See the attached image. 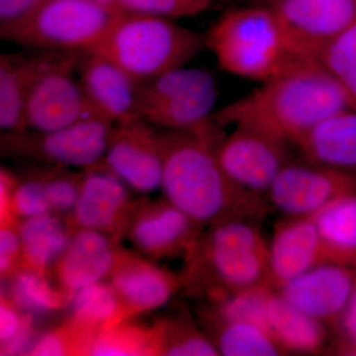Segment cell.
Masks as SVG:
<instances>
[{
	"label": "cell",
	"mask_w": 356,
	"mask_h": 356,
	"mask_svg": "<svg viewBox=\"0 0 356 356\" xmlns=\"http://www.w3.org/2000/svg\"><path fill=\"white\" fill-rule=\"evenodd\" d=\"M218 129L159 132L165 200L203 228L231 219L259 221L273 207L266 196L238 186L222 170L216 154L222 139Z\"/></svg>",
	"instance_id": "1"
},
{
	"label": "cell",
	"mask_w": 356,
	"mask_h": 356,
	"mask_svg": "<svg viewBox=\"0 0 356 356\" xmlns=\"http://www.w3.org/2000/svg\"><path fill=\"white\" fill-rule=\"evenodd\" d=\"M350 108L343 88L317 58L298 57L252 92L213 114L212 121L219 128L252 124L296 145L327 117Z\"/></svg>",
	"instance_id": "2"
},
{
	"label": "cell",
	"mask_w": 356,
	"mask_h": 356,
	"mask_svg": "<svg viewBox=\"0 0 356 356\" xmlns=\"http://www.w3.org/2000/svg\"><path fill=\"white\" fill-rule=\"evenodd\" d=\"M181 282L210 299L269 286V243L257 221L231 219L211 225L185 255ZM273 288V287H271Z\"/></svg>",
	"instance_id": "3"
},
{
	"label": "cell",
	"mask_w": 356,
	"mask_h": 356,
	"mask_svg": "<svg viewBox=\"0 0 356 356\" xmlns=\"http://www.w3.org/2000/svg\"><path fill=\"white\" fill-rule=\"evenodd\" d=\"M205 48V34L170 18L124 13L114 18L91 51L109 58L140 81L184 67Z\"/></svg>",
	"instance_id": "4"
},
{
	"label": "cell",
	"mask_w": 356,
	"mask_h": 356,
	"mask_svg": "<svg viewBox=\"0 0 356 356\" xmlns=\"http://www.w3.org/2000/svg\"><path fill=\"white\" fill-rule=\"evenodd\" d=\"M205 44L222 70L259 83L284 69L296 56L271 7L231 9L205 33Z\"/></svg>",
	"instance_id": "5"
},
{
	"label": "cell",
	"mask_w": 356,
	"mask_h": 356,
	"mask_svg": "<svg viewBox=\"0 0 356 356\" xmlns=\"http://www.w3.org/2000/svg\"><path fill=\"white\" fill-rule=\"evenodd\" d=\"M116 16L92 0H44L22 19L0 25V36L26 48L86 53L99 43Z\"/></svg>",
	"instance_id": "6"
},
{
	"label": "cell",
	"mask_w": 356,
	"mask_h": 356,
	"mask_svg": "<svg viewBox=\"0 0 356 356\" xmlns=\"http://www.w3.org/2000/svg\"><path fill=\"white\" fill-rule=\"evenodd\" d=\"M217 98L209 72L185 65L137 84L140 118L166 130L204 132L216 127L212 111Z\"/></svg>",
	"instance_id": "7"
},
{
	"label": "cell",
	"mask_w": 356,
	"mask_h": 356,
	"mask_svg": "<svg viewBox=\"0 0 356 356\" xmlns=\"http://www.w3.org/2000/svg\"><path fill=\"white\" fill-rule=\"evenodd\" d=\"M115 125L96 115H88L72 125L51 131L4 132L2 153L32 159L60 168L83 170L102 163Z\"/></svg>",
	"instance_id": "8"
},
{
	"label": "cell",
	"mask_w": 356,
	"mask_h": 356,
	"mask_svg": "<svg viewBox=\"0 0 356 356\" xmlns=\"http://www.w3.org/2000/svg\"><path fill=\"white\" fill-rule=\"evenodd\" d=\"M289 143L252 124H236L218 143L216 154L222 170L238 186L266 196L274 180L291 161Z\"/></svg>",
	"instance_id": "9"
},
{
	"label": "cell",
	"mask_w": 356,
	"mask_h": 356,
	"mask_svg": "<svg viewBox=\"0 0 356 356\" xmlns=\"http://www.w3.org/2000/svg\"><path fill=\"white\" fill-rule=\"evenodd\" d=\"M81 54L58 51L37 77L26 102V129L51 132L92 114L74 74Z\"/></svg>",
	"instance_id": "10"
},
{
	"label": "cell",
	"mask_w": 356,
	"mask_h": 356,
	"mask_svg": "<svg viewBox=\"0 0 356 356\" xmlns=\"http://www.w3.org/2000/svg\"><path fill=\"white\" fill-rule=\"evenodd\" d=\"M270 7L296 57L316 58L356 21V0H273Z\"/></svg>",
	"instance_id": "11"
},
{
	"label": "cell",
	"mask_w": 356,
	"mask_h": 356,
	"mask_svg": "<svg viewBox=\"0 0 356 356\" xmlns=\"http://www.w3.org/2000/svg\"><path fill=\"white\" fill-rule=\"evenodd\" d=\"M356 194V173L313 163H293L283 168L266 194L273 209L284 216L318 212L343 196Z\"/></svg>",
	"instance_id": "12"
},
{
	"label": "cell",
	"mask_w": 356,
	"mask_h": 356,
	"mask_svg": "<svg viewBox=\"0 0 356 356\" xmlns=\"http://www.w3.org/2000/svg\"><path fill=\"white\" fill-rule=\"evenodd\" d=\"M99 165L133 191L144 194L158 191L163 172L159 131L142 118L115 125Z\"/></svg>",
	"instance_id": "13"
},
{
	"label": "cell",
	"mask_w": 356,
	"mask_h": 356,
	"mask_svg": "<svg viewBox=\"0 0 356 356\" xmlns=\"http://www.w3.org/2000/svg\"><path fill=\"white\" fill-rule=\"evenodd\" d=\"M203 232L168 200L135 206L125 233L140 254L154 259L186 255Z\"/></svg>",
	"instance_id": "14"
},
{
	"label": "cell",
	"mask_w": 356,
	"mask_h": 356,
	"mask_svg": "<svg viewBox=\"0 0 356 356\" xmlns=\"http://www.w3.org/2000/svg\"><path fill=\"white\" fill-rule=\"evenodd\" d=\"M356 287V266L325 262L276 290L283 298L332 330Z\"/></svg>",
	"instance_id": "15"
},
{
	"label": "cell",
	"mask_w": 356,
	"mask_h": 356,
	"mask_svg": "<svg viewBox=\"0 0 356 356\" xmlns=\"http://www.w3.org/2000/svg\"><path fill=\"white\" fill-rule=\"evenodd\" d=\"M76 72L91 113L114 125L140 119L138 81L109 58L95 51L83 53Z\"/></svg>",
	"instance_id": "16"
},
{
	"label": "cell",
	"mask_w": 356,
	"mask_h": 356,
	"mask_svg": "<svg viewBox=\"0 0 356 356\" xmlns=\"http://www.w3.org/2000/svg\"><path fill=\"white\" fill-rule=\"evenodd\" d=\"M81 175L79 194L72 212L77 228L107 235L125 231L135 204L123 180L98 163Z\"/></svg>",
	"instance_id": "17"
},
{
	"label": "cell",
	"mask_w": 356,
	"mask_h": 356,
	"mask_svg": "<svg viewBox=\"0 0 356 356\" xmlns=\"http://www.w3.org/2000/svg\"><path fill=\"white\" fill-rule=\"evenodd\" d=\"M325 262L315 214L284 216L276 222L269 243V280L274 290Z\"/></svg>",
	"instance_id": "18"
},
{
	"label": "cell",
	"mask_w": 356,
	"mask_h": 356,
	"mask_svg": "<svg viewBox=\"0 0 356 356\" xmlns=\"http://www.w3.org/2000/svg\"><path fill=\"white\" fill-rule=\"evenodd\" d=\"M180 278L138 257L122 254L111 274L124 316L165 305L181 284Z\"/></svg>",
	"instance_id": "19"
},
{
	"label": "cell",
	"mask_w": 356,
	"mask_h": 356,
	"mask_svg": "<svg viewBox=\"0 0 356 356\" xmlns=\"http://www.w3.org/2000/svg\"><path fill=\"white\" fill-rule=\"evenodd\" d=\"M120 257L121 252L107 234L77 228L56 266L58 280L70 295L111 276Z\"/></svg>",
	"instance_id": "20"
},
{
	"label": "cell",
	"mask_w": 356,
	"mask_h": 356,
	"mask_svg": "<svg viewBox=\"0 0 356 356\" xmlns=\"http://www.w3.org/2000/svg\"><path fill=\"white\" fill-rule=\"evenodd\" d=\"M295 146L306 163L356 173V110L327 117Z\"/></svg>",
	"instance_id": "21"
},
{
	"label": "cell",
	"mask_w": 356,
	"mask_h": 356,
	"mask_svg": "<svg viewBox=\"0 0 356 356\" xmlns=\"http://www.w3.org/2000/svg\"><path fill=\"white\" fill-rule=\"evenodd\" d=\"M58 51L36 56L0 57V127L3 132L26 130L25 107L33 84Z\"/></svg>",
	"instance_id": "22"
},
{
	"label": "cell",
	"mask_w": 356,
	"mask_h": 356,
	"mask_svg": "<svg viewBox=\"0 0 356 356\" xmlns=\"http://www.w3.org/2000/svg\"><path fill=\"white\" fill-rule=\"evenodd\" d=\"M267 316L269 331L287 355H316L331 346L332 330L292 305L276 290L269 296Z\"/></svg>",
	"instance_id": "23"
},
{
	"label": "cell",
	"mask_w": 356,
	"mask_h": 356,
	"mask_svg": "<svg viewBox=\"0 0 356 356\" xmlns=\"http://www.w3.org/2000/svg\"><path fill=\"white\" fill-rule=\"evenodd\" d=\"M18 231L23 259L27 266L43 273L57 266L72 235L64 220L53 212L23 220Z\"/></svg>",
	"instance_id": "24"
},
{
	"label": "cell",
	"mask_w": 356,
	"mask_h": 356,
	"mask_svg": "<svg viewBox=\"0 0 356 356\" xmlns=\"http://www.w3.org/2000/svg\"><path fill=\"white\" fill-rule=\"evenodd\" d=\"M315 221L327 262L356 266V194L325 206Z\"/></svg>",
	"instance_id": "25"
},
{
	"label": "cell",
	"mask_w": 356,
	"mask_h": 356,
	"mask_svg": "<svg viewBox=\"0 0 356 356\" xmlns=\"http://www.w3.org/2000/svg\"><path fill=\"white\" fill-rule=\"evenodd\" d=\"M212 330L211 339L220 355L225 356H276L287 355L264 327L238 322L206 317Z\"/></svg>",
	"instance_id": "26"
},
{
	"label": "cell",
	"mask_w": 356,
	"mask_h": 356,
	"mask_svg": "<svg viewBox=\"0 0 356 356\" xmlns=\"http://www.w3.org/2000/svg\"><path fill=\"white\" fill-rule=\"evenodd\" d=\"M70 305L74 325L88 334L120 322L124 316L118 295L103 281L72 293Z\"/></svg>",
	"instance_id": "27"
},
{
	"label": "cell",
	"mask_w": 356,
	"mask_h": 356,
	"mask_svg": "<svg viewBox=\"0 0 356 356\" xmlns=\"http://www.w3.org/2000/svg\"><path fill=\"white\" fill-rule=\"evenodd\" d=\"M158 355V341L154 332L142 331L131 325L115 323L98 330L89 339L86 355Z\"/></svg>",
	"instance_id": "28"
},
{
	"label": "cell",
	"mask_w": 356,
	"mask_h": 356,
	"mask_svg": "<svg viewBox=\"0 0 356 356\" xmlns=\"http://www.w3.org/2000/svg\"><path fill=\"white\" fill-rule=\"evenodd\" d=\"M9 294L11 303L29 315L49 313L63 303L62 295L54 289L43 271L30 266L13 273Z\"/></svg>",
	"instance_id": "29"
},
{
	"label": "cell",
	"mask_w": 356,
	"mask_h": 356,
	"mask_svg": "<svg viewBox=\"0 0 356 356\" xmlns=\"http://www.w3.org/2000/svg\"><path fill=\"white\" fill-rule=\"evenodd\" d=\"M273 290L269 286H259L211 299L212 306L206 317L250 323L270 332L267 305Z\"/></svg>",
	"instance_id": "30"
},
{
	"label": "cell",
	"mask_w": 356,
	"mask_h": 356,
	"mask_svg": "<svg viewBox=\"0 0 356 356\" xmlns=\"http://www.w3.org/2000/svg\"><path fill=\"white\" fill-rule=\"evenodd\" d=\"M348 96L356 110V21L316 57Z\"/></svg>",
	"instance_id": "31"
},
{
	"label": "cell",
	"mask_w": 356,
	"mask_h": 356,
	"mask_svg": "<svg viewBox=\"0 0 356 356\" xmlns=\"http://www.w3.org/2000/svg\"><path fill=\"white\" fill-rule=\"evenodd\" d=\"M158 355L170 356L220 355L210 337L181 321H168L156 329Z\"/></svg>",
	"instance_id": "32"
},
{
	"label": "cell",
	"mask_w": 356,
	"mask_h": 356,
	"mask_svg": "<svg viewBox=\"0 0 356 356\" xmlns=\"http://www.w3.org/2000/svg\"><path fill=\"white\" fill-rule=\"evenodd\" d=\"M125 13L152 14L163 17H193L205 13L213 0H120Z\"/></svg>",
	"instance_id": "33"
},
{
	"label": "cell",
	"mask_w": 356,
	"mask_h": 356,
	"mask_svg": "<svg viewBox=\"0 0 356 356\" xmlns=\"http://www.w3.org/2000/svg\"><path fill=\"white\" fill-rule=\"evenodd\" d=\"M65 168L44 173L47 198L51 212L56 214H72L79 194L81 175L65 172Z\"/></svg>",
	"instance_id": "34"
},
{
	"label": "cell",
	"mask_w": 356,
	"mask_h": 356,
	"mask_svg": "<svg viewBox=\"0 0 356 356\" xmlns=\"http://www.w3.org/2000/svg\"><path fill=\"white\" fill-rule=\"evenodd\" d=\"M11 208L23 220L51 212L43 175L28 178L13 189Z\"/></svg>",
	"instance_id": "35"
},
{
	"label": "cell",
	"mask_w": 356,
	"mask_h": 356,
	"mask_svg": "<svg viewBox=\"0 0 356 356\" xmlns=\"http://www.w3.org/2000/svg\"><path fill=\"white\" fill-rule=\"evenodd\" d=\"M332 334V353L337 355H356V287Z\"/></svg>",
	"instance_id": "36"
},
{
	"label": "cell",
	"mask_w": 356,
	"mask_h": 356,
	"mask_svg": "<svg viewBox=\"0 0 356 356\" xmlns=\"http://www.w3.org/2000/svg\"><path fill=\"white\" fill-rule=\"evenodd\" d=\"M81 334H84V332H79L76 336L74 332H70L69 334L64 331L48 332L37 339L36 343H33L29 355L58 356L70 355V353H76L77 348L79 351H83V341L79 339H76V337Z\"/></svg>",
	"instance_id": "37"
},
{
	"label": "cell",
	"mask_w": 356,
	"mask_h": 356,
	"mask_svg": "<svg viewBox=\"0 0 356 356\" xmlns=\"http://www.w3.org/2000/svg\"><path fill=\"white\" fill-rule=\"evenodd\" d=\"M22 257V247L18 228L2 224L0 231V273L2 276L15 273L16 266Z\"/></svg>",
	"instance_id": "38"
},
{
	"label": "cell",
	"mask_w": 356,
	"mask_h": 356,
	"mask_svg": "<svg viewBox=\"0 0 356 356\" xmlns=\"http://www.w3.org/2000/svg\"><path fill=\"white\" fill-rule=\"evenodd\" d=\"M20 311V310H19ZM18 309L6 299H2L0 306V341L1 346L17 337L27 325V318L21 316Z\"/></svg>",
	"instance_id": "39"
},
{
	"label": "cell",
	"mask_w": 356,
	"mask_h": 356,
	"mask_svg": "<svg viewBox=\"0 0 356 356\" xmlns=\"http://www.w3.org/2000/svg\"><path fill=\"white\" fill-rule=\"evenodd\" d=\"M44 0H0V25L22 19L38 8Z\"/></svg>",
	"instance_id": "40"
},
{
	"label": "cell",
	"mask_w": 356,
	"mask_h": 356,
	"mask_svg": "<svg viewBox=\"0 0 356 356\" xmlns=\"http://www.w3.org/2000/svg\"><path fill=\"white\" fill-rule=\"evenodd\" d=\"M92 1L104 7L110 13L116 14V15L125 13L121 6L120 0H92Z\"/></svg>",
	"instance_id": "41"
}]
</instances>
